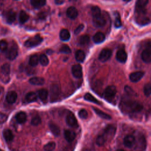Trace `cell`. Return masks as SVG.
<instances>
[{
    "mask_svg": "<svg viewBox=\"0 0 151 151\" xmlns=\"http://www.w3.org/2000/svg\"><path fill=\"white\" fill-rule=\"evenodd\" d=\"M124 108L129 112L138 113L142 110L143 106L140 103L133 100H128L123 103Z\"/></svg>",
    "mask_w": 151,
    "mask_h": 151,
    "instance_id": "obj_1",
    "label": "cell"
},
{
    "mask_svg": "<svg viewBox=\"0 0 151 151\" xmlns=\"http://www.w3.org/2000/svg\"><path fill=\"white\" fill-rule=\"evenodd\" d=\"M43 40V39L40 36L37 35L34 37L30 38V39L27 40L24 43V46L28 48H32L42 43Z\"/></svg>",
    "mask_w": 151,
    "mask_h": 151,
    "instance_id": "obj_2",
    "label": "cell"
},
{
    "mask_svg": "<svg viewBox=\"0 0 151 151\" xmlns=\"http://www.w3.org/2000/svg\"><path fill=\"white\" fill-rule=\"evenodd\" d=\"M116 92H117L116 88L115 86H112V85L109 86L107 87L104 90V92L103 93L104 97L106 100H109L115 96Z\"/></svg>",
    "mask_w": 151,
    "mask_h": 151,
    "instance_id": "obj_3",
    "label": "cell"
},
{
    "mask_svg": "<svg viewBox=\"0 0 151 151\" xmlns=\"http://www.w3.org/2000/svg\"><path fill=\"white\" fill-rule=\"evenodd\" d=\"M112 52L109 49H104L100 52L99 56V59L102 62H106L109 60L112 56Z\"/></svg>",
    "mask_w": 151,
    "mask_h": 151,
    "instance_id": "obj_4",
    "label": "cell"
},
{
    "mask_svg": "<svg viewBox=\"0 0 151 151\" xmlns=\"http://www.w3.org/2000/svg\"><path fill=\"white\" fill-rule=\"evenodd\" d=\"M116 127L112 125H109L106 127L104 130L103 135L106 137L107 140L109 137H113L116 133Z\"/></svg>",
    "mask_w": 151,
    "mask_h": 151,
    "instance_id": "obj_5",
    "label": "cell"
},
{
    "mask_svg": "<svg viewBox=\"0 0 151 151\" xmlns=\"http://www.w3.org/2000/svg\"><path fill=\"white\" fill-rule=\"evenodd\" d=\"M135 143H136V139L132 135H128L126 136L123 139V143L125 146L129 148L133 147Z\"/></svg>",
    "mask_w": 151,
    "mask_h": 151,
    "instance_id": "obj_6",
    "label": "cell"
},
{
    "mask_svg": "<svg viewBox=\"0 0 151 151\" xmlns=\"http://www.w3.org/2000/svg\"><path fill=\"white\" fill-rule=\"evenodd\" d=\"M72 72L73 76L76 78H81L83 76V71L82 66L79 64H75L72 68Z\"/></svg>",
    "mask_w": 151,
    "mask_h": 151,
    "instance_id": "obj_7",
    "label": "cell"
},
{
    "mask_svg": "<svg viewBox=\"0 0 151 151\" xmlns=\"http://www.w3.org/2000/svg\"><path fill=\"white\" fill-rule=\"evenodd\" d=\"M93 23L95 27H103L106 23V21L104 17H103L102 15L93 17Z\"/></svg>",
    "mask_w": 151,
    "mask_h": 151,
    "instance_id": "obj_8",
    "label": "cell"
},
{
    "mask_svg": "<svg viewBox=\"0 0 151 151\" xmlns=\"http://www.w3.org/2000/svg\"><path fill=\"white\" fill-rule=\"evenodd\" d=\"M144 72L139 71V72H135L132 73H131L129 76L130 80L133 83H136L138 82L144 76Z\"/></svg>",
    "mask_w": 151,
    "mask_h": 151,
    "instance_id": "obj_9",
    "label": "cell"
},
{
    "mask_svg": "<svg viewBox=\"0 0 151 151\" xmlns=\"http://www.w3.org/2000/svg\"><path fill=\"white\" fill-rule=\"evenodd\" d=\"M66 121L67 124L69 126L76 127V126H77V119H76L74 115H73L72 113L67 115V116L66 117Z\"/></svg>",
    "mask_w": 151,
    "mask_h": 151,
    "instance_id": "obj_10",
    "label": "cell"
},
{
    "mask_svg": "<svg viewBox=\"0 0 151 151\" xmlns=\"http://www.w3.org/2000/svg\"><path fill=\"white\" fill-rule=\"evenodd\" d=\"M18 56V50L16 47H11L9 50H7L6 57L10 60H14Z\"/></svg>",
    "mask_w": 151,
    "mask_h": 151,
    "instance_id": "obj_11",
    "label": "cell"
},
{
    "mask_svg": "<svg viewBox=\"0 0 151 151\" xmlns=\"http://www.w3.org/2000/svg\"><path fill=\"white\" fill-rule=\"evenodd\" d=\"M141 58L143 62L146 63L151 62V50L147 49L144 50L141 54Z\"/></svg>",
    "mask_w": 151,
    "mask_h": 151,
    "instance_id": "obj_12",
    "label": "cell"
},
{
    "mask_svg": "<svg viewBox=\"0 0 151 151\" xmlns=\"http://www.w3.org/2000/svg\"><path fill=\"white\" fill-rule=\"evenodd\" d=\"M6 100L10 104L14 103L17 99V94L14 91H10L7 93Z\"/></svg>",
    "mask_w": 151,
    "mask_h": 151,
    "instance_id": "obj_13",
    "label": "cell"
},
{
    "mask_svg": "<svg viewBox=\"0 0 151 151\" xmlns=\"http://www.w3.org/2000/svg\"><path fill=\"white\" fill-rule=\"evenodd\" d=\"M116 60L120 63H125L127 60V56L126 53L123 50H119L117 51L116 55Z\"/></svg>",
    "mask_w": 151,
    "mask_h": 151,
    "instance_id": "obj_14",
    "label": "cell"
},
{
    "mask_svg": "<svg viewBox=\"0 0 151 151\" xmlns=\"http://www.w3.org/2000/svg\"><path fill=\"white\" fill-rule=\"evenodd\" d=\"M67 16L70 18V19L74 20L76 19L78 16V11L74 7H69L66 12Z\"/></svg>",
    "mask_w": 151,
    "mask_h": 151,
    "instance_id": "obj_15",
    "label": "cell"
},
{
    "mask_svg": "<svg viewBox=\"0 0 151 151\" xmlns=\"http://www.w3.org/2000/svg\"><path fill=\"white\" fill-rule=\"evenodd\" d=\"M29 83L33 85H37V86H42L44 84L45 80L40 77H34L31 78L29 80Z\"/></svg>",
    "mask_w": 151,
    "mask_h": 151,
    "instance_id": "obj_16",
    "label": "cell"
},
{
    "mask_svg": "<svg viewBox=\"0 0 151 151\" xmlns=\"http://www.w3.org/2000/svg\"><path fill=\"white\" fill-rule=\"evenodd\" d=\"M76 135L74 132L70 130H66L64 132V137L66 140L69 142H71L73 141L76 138Z\"/></svg>",
    "mask_w": 151,
    "mask_h": 151,
    "instance_id": "obj_17",
    "label": "cell"
},
{
    "mask_svg": "<svg viewBox=\"0 0 151 151\" xmlns=\"http://www.w3.org/2000/svg\"><path fill=\"white\" fill-rule=\"evenodd\" d=\"M93 42L96 44H100L104 41L105 36L103 33L101 32L97 33L93 37Z\"/></svg>",
    "mask_w": 151,
    "mask_h": 151,
    "instance_id": "obj_18",
    "label": "cell"
},
{
    "mask_svg": "<svg viewBox=\"0 0 151 151\" xmlns=\"http://www.w3.org/2000/svg\"><path fill=\"white\" fill-rule=\"evenodd\" d=\"M17 122L20 124L24 123L27 120L26 113L24 112H20L17 113L16 117Z\"/></svg>",
    "mask_w": 151,
    "mask_h": 151,
    "instance_id": "obj_19",
    "label": "cell"
},
{
    "mask_svg": "<svg viewBox=\"0 0 151 151\" xmlns=\"http://www.w3.org/2000/svg\"><path fill=\"white\" fill-rule=\"evenodd\" d=\"M49 128L52 132V133L56 136H58L60 134V129L59 127L55 123H49Z\"/></svg>",
    "mask_w": 151,
    "mask_h": 151,
    "instance_id": "obj_20",
    "label": "cell"
},
{
    "mask_svg": "<svg viewBox=\"0 0 151 151\" xmlns=\"http://www.w3.org/2000/svg\"><path fill=\"white\" fill-rule=\"evenodd\" d=\"M46 3V0H31V4L35 9H40Z\"/></svg>",
    "mask_w": 151,
    "mask_h": 151,
    "instance_id": "obj_21",
    "label": "cell"
},
{
    "mask_svg": "<svg viewBox=\"0 0 151 151\" xmlns=\"http://www.w3.org/2000/svg\"><path fill=\"white\" fill-rule=\"evenodd\" d=\"M60 37L62 41H68L70 39V33L67 29H63L60 31Z\"/></svg>",
    "mask_w": 151,
    "mask_h": 151,
    "instance_id": "obj_22",
    "label": "cell"
},
{
    "mask_svg": "<svg viewBox=\"0 0 151 151\" xmlns=\"http://www.w3.org/2000/svg\"><path fill=\"white\" fill-rule=\"evenodd\" d=\"M3 136L5 140L7 142H10L14 139V135L12 131L10 129H5L3 131Z\"/></svg>",
    "mask_w": 151,
    "mask_h": 151,
    "instance_id": "obj_23",
    "label": "cell"
},
{
    "mask_svg": "<svg viewBox=\"0 0 151 151\" xmlns=\"http://www.w3.org/2000/svg\"><path fill=\"white\" fill-rule=\"evenodd\" d=\"M37 95L41 100L45 101L47 100V99L48 97L49 92L47 90L43 89H41L38 91Z\"/></svg>",
    "mask_w": 151,
    "mask_h": 151,
    "instance_id": "obj_24",
    "label": "cell"
},
{
    "mask_svg": "<svg viewBox=\"0 0 151 151\" xmlns=\"http://www.w3.org/2000/svg\"><path fill=\"white\" fill-rule=\"evenodd\" d=\"M16 19V14L13 11H9L6 14V20L7 23L11 24L15 21Z\"/></svg>",
    "mask_w": 151,
    "mask_h": 151,
    "instance_id": "obj_25",
    "label": "cell"
},
{
    "mask_svg": "<svg viewBox=\"0 0 151 151\" xmlns=\"http://www.w3.org/2000/svg\"><path fill=\"white\" fill-rule=\"evenodd\" d=\"M75 57H76V60L80 63H82L84 61L85 58H86V55L85 53H84L83 51L79 50H77L76 53L75 54Z\"/></svg>",
    "mask_w": 151,
    "mask_h": 151,
    "instance_id": "obj_26",
    "label": "cell"
},
{
    "mask_svg": "<svg viewBox=\"0 0 151 151\" xmlns=\"http://www.w3.org/2000/svg\"><path fill=\"white\" fill-rule=\"evenodd\" d=\"M94 111L95 112V113L101 118L103 119H106V120H110L112 119L111 116L110 115H109L108 114L103 112V111L99 110V109L97 108H93Z\"/></svg>",
    "mask_w": 151,
    "mask_h": 151,
    "instance_id": "obj_27",
    "label": "cell"
},
{
    "mask_svg": "<svg viewBox=\"0 0 151 151\" xmlns=\"http://www.w3.org/2000/svg\"><path fill=\"white\" fill-rule=\"evenodd\" d=\"M26 100L28 103H32L37 101V96L34 92H29L26 96Z\"/></svg>",
    "mask_w": 151,
    "mask_h": 151,
    "instance_id": "obj_28",
    "label": "cell"
},
{
    "mask_svg": "<svg viewBox=\"0 0 151 151\" xmlns=\"http://www.w3.org/2000/svg\"><path fill=\"white\" fill-rule=\"evenodd\" d=\"M39 58L37 54L32 55L29 60V64L32 67L36 66L39 62Z\"/></svg>",
    "mask_w": 151,
    "mask_h": 151,
    "instance_id": "obj_29",
    "label": "cell"
},
{
    "mask_svg": "<svg viewBox=\"0 0 151 151\" xmlns=\"http://www.w3.org/2000/svg\"><path fill=\"white\" fill-rule=\"evenodd\" d=\"M84 98L87 101H89V102H92V103H96V104H100V102L99 101H98L97 100V99H96L92 94H91L90 93H86L84 96Z\"/></svg>",
    "mask_w": 151,
    "mask_h": 151,
    "instance_id": "obj_30",
    "label": "cell"
},
{
    "mask_svg": "<svg viewBox=\"0 0 151 151\" xmlns=\"http://www.w3.org/2000/svg\"><path fill=\"white\" fill-rule=\"evenodd\" d=\"M29 19V16L24 11H21L19 15V21L21 24L26 23Z\"/></svg>",
    "mask_w": 151,
    "mask_h": 151,
    "instance_id": "obj_31",
    "label": "cell"
},
{
    "mask_svg": "<svg viewBox=\"0 0 151 151\" xmlns=\"http://www.w3.org/2000/svg\"><path fill=\"white\" fill-rule=\"evenodd\" d=\"M137 143H138V147L140 149L145 150L146 148V140L145 139V137L143 136H140L139 137V139L137 140Z\"/></svg>",
    "mask_w": 151,
    "mask_h": 151,
    "instance_id": "obj_32",
    "label": "cell"
},
{
    "mask_svg": "<svg viewBox=\"0 0 151 151\" xmlns=\"http://www.w3.org/2000/svg\"><path fill=\"white\" fill-rule=\"evenodd\" d=\"M106 140H107V139L104 136V135L103 134L100 135L98 136V137H97L96 144L99 146H102L106 143Z\"/></svg>",
    "mask_w": 151,
    "mask_h": 151,
    "instance_id": "obj_33",
    "label": "cell"
},
{
    "mask_svg": "<svg viewBox=\"0 0 151 151\" xmlns=\"http://www.w3.org/2000/svg\"><path fill=\"white\" fill-rule=\"evenodd\" d=\"M41 64L43 66H47L49 63V60L45 54H42L39 58Z\"/></svg>",
    "mask_w": 151,
    "mask_h": 151,
    "instance_id": "obj_34",
    "label": "cell"
},
{
    "mask_svg": "<svg viewBox=\"0 0 151 151\" xmlns=\"http://www.w3.org/2000/svg\"><path fill=\"white\" fill-rule=\"evenodd\" d=\"M92 14L93 17H96L101 15V10L99 7L94 6L91 9Z\"/></svg>",
    "mask_w": 151,
    "mask_h": 151,
    "instance_id": "obj_35",
    "label": "cell"
},
{
    "mask_svg": "<svg viewBox=\"0 0 151 151\" xmlns=\"http://www.w3.org/2000/svg\"><path fill=\"white\" fill-rule=\"evenodd\" d=\"M115 26L116 27L119 28V27H121V26H122V22H121L120 16L119 15V13L117 12L115 13Z\"/></svg>",
    "mask_w": 151,
    "mask_h": 151,
    "instance_id": "obj_36",
    "label": "cell"
},
{
    "mask_svg": "<svg viewBox=\"0 0 151 151\" xmlns=\"http://www.w3.org/2000/svg\"><path fill=\"white\" fill-rule=\"evenodd\" d=\"M143 92L145 95L147 97L151 95V83H147L145 85Z\"/></svg>",
    "mask_w": 151,
    "mask_h": 151,
    "instance_id": "obj_37",
    "label": "cell"
},
{
    "mask_svg": "<svg viewBox=\"0 0 151 151\" xmlns=\"http://www.w3.org/2000/svg\"><path fill=\"white\" fill-rule=\"evenodd\" d=\"M56 147V143L53 142H49L47 143L44 146V150L46 151H52Z\"/></svg>",
    "mask_w": 151,
    "mask_h": 151,
    "instance_id": "obj_38",
    "label": "cell"
},
{
    "mask_svg": "<svg viewBox=\"0 0 151 151\" xmlns=\"http://www.w3.org/2000/svg\"><path fill=\"white\" fill-rule=\"evenodd\" d=\"M149 0H137L136 7L138 8H145V7L147 4Z\"/></svg>",
    "mask_w": 151,
    "mask_h": 151,
    "instance_id": "obj_39",
    "label": "cell"
},
{
    "mask_svg": "<svg viewBox=\"0 0 151 151\" xmlns=\"http://www.w3.org/2000/svg\"><path fill=\"white\" fill-rule=\"evenodd\" d=\"M8 50V43L6 40L0 41V51L2 52H6Z\"/></svg>",
    "mask_w": 151,
    "mask_h": 151,
    "instance_id": "obj_40",
    "label": "cell"
},
{
    "mask_svg": "<svg viewBox=\"0 0 151 151\" xmlns=\"http://www.w3.org/2000/svg\"><path fill=\"white\" fill-rule=\"evenodd\" d=\"M89 41H90L89 36L87 35H84L80 37L79 40V43L81 45H86L89 43Z\"/></svg>",
    "mask_w": 151,
    "mask_h": 151,
    "instance_id": "obj_41",
    "label": "cell"
},
{
    "mask_svg": "<svg viewBox=\"0 0 151 151\" xmlns=\"http://www.w3.org/2000/svg\"><path fill=\"white\" fill-rule=\"evenodd\" d=\"M1 70H2V73L4 74L9 75L10 73V64H8V63L4 64L1 67Z\"/></svg>",
    "mask_w": 151,
    "mask_h": 151,
    "instance_id": "obj_42",
    "label": "cell"
},
{
    "mask_svg": "<svg viewBox=\"0 0 151 151\" xmlns=\"http://www.w3.org/2000/svg\"><path fill=\"white\" fill-rule=\"evenodd\" d=\"M60 52L61 53H66V54H70L71 53V49L70 48L67 46V45H66V44H64L63 46H62L60 49Z\"/></svg>",
    "mask_w": 151,
    "mask_h": 151,
    "instance_id": "obj_43",
    "label": "cell"
},
{
    "mask_svg": "<svg viewBox=\"0 0 151 151\" xmlns=\"http://www.w3.org/2000/svg\"><path fill=\"white\" fill-rule=\"evenodd\" d=\"M42 122V119L39 116H34L31 120V124L34 126L39 125Z\"/></svg>",
    "mask_w": 151,
    "mask_h": 151,
    "instance_id": "obj_44",
    "label": "cell"
},
{
    "mask_svg": "<svg viewBox=\"0 0 151 151\" xmlns=\"http://www.w3.org/2000/svg\"><path fill=\"white\" fill-rule=\"evenodd\" d=\"M79 116L82 119H86L88 117V113L85 109H82L79 112Z\"/></svg>",
    "mask_w": 151,
    "mask_h": 151,
    "instance_id": "obj_45",
    "label": "cell"
},
{
    "mask_svg": "<svg viewBox=\"0 0 151 151\" xmlns=\"http://www.w3.org/2000/svg\"><path fill=\"white\" fill-rule=\"evenodd\" d=\"M8 119L7 116L3 113H0V125L4 123Z\"/></svg>",
    "mask_w": 151,
    "mask_h": 151,
    "instance_id": "obj_46",
    "label": "cell"
},
{
    "mask_svg": "<svg viewBox=\"0 0 151 151\" xmlns=\"http://www.w3.org/2000/svg\"><path fill=\"white\" fill-rule=\"evenodd\" d=\"M84 26L83 24H80V25H79V26L76 29V30H74V34H75L76 35H77V34H79V33H80L83 31V30L84 29Z\"/></svg>",
    "mask_w": 151,
    "mask_h": 151,
    "instance_id": "obj_47",
    "label": "cell"
},
{
    "mask_svg": "<svg viewBox=\"0 0 151 151\" xmlns=\"http://www.w3.org/2000/svg\"><path fill=\"white\" fill-rule=\"evenodd\" d=\"M125 91L127 93H130L131 94H133V93H135L133 90L130 87H128V86H126L125 87Z\"/></svg>",
    "mask_w": 151,
    "mask_h": 151,
    "instance_id": "obj_48",
    "label": "cell"
},
{
    "mask_svg": "<svg viewBox=\"0 0 151 151\" xmlns=\"http://www.w3.org/2000/svg\"><path fill=\"white\" fill-rule=\"evenodd\" d=\"M55 2L57 4H61L63 3V1H62V0H55Z\"/></svg>",
    "mask_w": 151,
    "mask_h": 151,
    "instance_id": "obj_49",
    "label": "cell"
},
{
    "mask_svg": "<svg viewBox=\"0 0 151 151\" xmlns=\"http://www.w3.org/2000/svg\"><path fill=\"white\" fill-rule=\"evenodd\" d=\"M123 1H124L125 2H129L131 1V0H123Z\"/></svg>",
    "mask_w": 151,
    "mask_h": 151,
    "instance_id": "obj_50",
    "label": "cell"
}]
</instances>
